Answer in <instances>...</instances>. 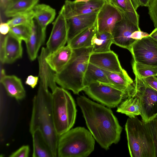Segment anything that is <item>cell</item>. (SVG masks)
<instances>
[{
  "label": "cell",
  "instance_id": "cell-31",
  "mask_svg": "<svg viewBox=\"0 0 157 157\" xmlns=\"http://www.w3.org/2000/svg\"><path fill=\"white\" fill-rule=\"evenodd\" d=\"M153 140L156 157H157V117L153 120L145 123Z\"/></svg>",
  "mask_w": 157,
  "mask_h": 157
},
{
  "label": "cell",
  "instance_id": "cell-11",
  "mask_svg": "<svg viewBox=\"0 0 157 157\" xmlns=\"http://www.w3.org/2000/svg\"><path fill=\"white\" fill-rule=\"evenodd\" d=\"M52 29L46 44L48 54L65 46L67 42L68 27L63 6L53 24Z\"/></svg>",
  "mask_w": 157,
  "mask_h": 157
},
{
  "label": "cell",
  "instance_id": "cell-36",
  "mask_svg": "<svg viewBox=\"0 0 157 157\" xmlns=\"http://www.w3.org/2000/svg\"><path fill=\"white\" fill-rule=\"evenodd\" d=\"M38 80V76L30 75L26 78L25 83L26 84L30 86L32 88H34L37 84Z\"/></svg>",
  "mask_w": 157,
  "mask_h": 157
},
{
  "label": "cell",
  "instance_id": "cell-10",
  "mask_svg": "<svg viewBox=\"0 0 157 157\" xmlns=\"http://www.w3.org/2000/svg\"><path fill=\"white\" fill-rule=\"evenodd\" d=\"M129 51L134 61L157 67V40L149 35L136 40Z\"/></svg>",
  "mask_w": 157,
  "mask_h": 157
},
{
  "label": "cell",
  "instance_id": "cell-19",
  "mask_svg": "<svg viewBox=\"0 0 157 157\" xmlns=\"http://www.w3.org/2000/svg\"><path fill=\"white\" fill-rule=\"evenodd\" d=\"M0 82L8 95L17 100L24 99L26 92L20 78L14 75H6L4 70L1 71Z\"/></svg>",
  "mask_w": 157,
  "mask_h": 157
},
{
  "label": "cell",
  "instance_id": "cell-33",
  "mask_svg": "<svg viewBox=\"0 0 157 157\" xmlns=\"http://www.w3.org/2000/svg\"><path fill=\"white\" fill-rule=\"evenodd\" d=\"M148 14L154 27L157 28V0H151L148 7Z\"/></svg>",
  "mask_w": 157,
  "mask_h": 157
},
{
  "label": "cell",
  "instance_id": "cell-5",
  "mask_svg": "<svg viewBox=\"0 0 157 157\" xmlns=\"http://www.w3.org/2000/svg\"><path fill=\"white\" fill-rule=\"evenodd\" d=\"M52 109L56 132L60 136L74 125L77 110L74 100L66 89L58 86L52 92Z\"/></svg>",
  "mask_w": 157,
  "mask_h": 157
},
{
  "label": "cell",
  "instance_id": "cell-3",
  "mask_svg": "<svg viewBox=\"0 0 157 157\" xmlns=\"http://www.w3.org/2000/svg\"><path fill=\"white\" fill-rule=\"evenodd\" d=\"M92 47L73 49L71 57L63 69L54 74L56 83L61 87L78 94L85 88V74Z\"/></svg>",
  "mask_w": 157,
  "mask_h": 157
},
{
  "label": "cell",
  "instance_id": "cell-4",
  "mask_svg": "<svg viewBox=\"0 0 157 157\" xmlns=\"http://www.w3.org/2000/svg\"><path fill=\"white\" fill-rule=\"evenodd\" d=\"M94 145L91 132L83 127H77L59 136L57 156L86 157L94 150Z\"/></svg>",
  "mask_w": 157,
  "mask_h": 157
},
{
  "label": "cell",
  "instance_id": "cell-20",
  "mask_svg": "<svg viewBox=\"0 0 157 157\" xmlns=\"http://www.w3.org/2000/svg\"><path fill=\"white\" fill-rule=\"evenodd\" d=\"M45 36L37 22L34 21L31 27L30 36L25 42L27 53L31 60L33 61L36 58L40 48L44 42Z\"/></svg>",
  "mask_w": 157,
  "mask_h": 157
},
{
  "label": "cell",
  "instance_id": "cell-40",
  "mask_svg": "<svg viewBox=\"0 0 157 157\" xmlns=\"http://www.w3.org/2000/svg\"><path fill=\"white\" fill-rule=\"evenodd\" d=\"M151 0H136L139 5L142 6L148 7Z\"/></svg>",
  "mask_w": 157,
  "mask_h": 157
},
{
  "label": "cell",
  "instance_id": "cell-28",
  "mask_svg": "<svg viewBox=\"0 0 157 157\" xmlns=\"http://www.w3.org/2000/svg\"><path fill=\"white\" fill-rule=\"evenodd\" d=\"M132 68L135 75L141 78L157 76V67L142 64L133 61Z\"/></svg>",
  "mask_w": 157,
  "mask_h": 157
},
{
  "label": "cell",
  "instance_id": "cell-14",
  "mask_svg": "<svg viewBox=\"0 0 157 157\" xmlns=\"http://www.w3.org/2000/svg\"><path fill=\"white\" fill-rule=\"evenodd\" d=\"M98 13L75 16L65 15L68 27L67 43L82 31L95 25Z\"/></svg>",
  "mask_w": 157,
  "mask_h": 157
},
{
  "label": "cell",
  "instance_id": "cell-25",
  "mask_svg": "<svg viewBox=\"0 0 157 157\" xmlns=\"http://www.w3.org/2000/svg\"><path fill=\"white\" fill-rule=\"evenodd\" d=\"M117 111L125 114L130 118L140 115L141 109L138 98L135 95L126 98L118 105Z\"/></svg>",
  "mask_w": 157,
  "mask_h": 157
},
{
  "label": "cell",
  "instance_id": "cell-30",
  "mask_svg": "<svg viewBox=\"0 0 157 157\" xmlns=\"http://www.w3.org/2000/svg\"><path fill=\"white\" fill-rule=\"evenodd\" d=\"M31 27L25 25H18L10 27L9 33L17 38L26 42L31 33Z\"/></svg>",
  "mask_w": 157,
  "mask_h": 157
},
{
  "label": "cell",
  "instance_id": "cell-42",
  "mask_svg": "<svg viewBox=\"0 0 157 157\" xmlns=\"http://www.w3.org/2000/svg\"><path fill=\"white\" fill-rule=\"evenodd\" d=\"M89 0H75L74 2H86Z\"/></svg>",
  "mask_w": 157,
  "mask_h": 157
},
{
  "label": "cell",
  "instance_id": "cell-37",
  "mask_svg": "<svg viewBox=\"0 0 157 157\" xmlns=\"http://www.w3.org/2000/svg\"><path fill=\"white\" fill-rule=\"evenodd\" d=\"M149 35L147 33L142 32L141 30L136 31L134 32L131 36V38L135 40H140L142 38Z\"/></svg>",
  "mask_w": 157,
  "mask_h": 157
},
{
  "label": "cell",
  "instance_id": "cell-38",
  "mask_svg": "<svg viewBox=\"0 0 157 157\" xmlns=\"http://www.w3.org/2000/svg\"><path fill=\"white\" fill-rule=\"evenodd\" d=\"M10 27L7 23L2 22L0 25L1 34L5 35L8 34L10 31Z\"/></svg>",
  "mask_w": 157,
  "mask_h": 157
},
{
  "label": "cell",
  "instance_id": "cell-17",
  "mask_svg": "<svg viewBox=\"0 0 157 157\" xmlns=\"http://www.w3.org/2000/svg\"><path fill=\"white\" fill-rule=\"evenodd\" d=\"M103 70L113 86L124 92L128 97L134 96V82L125 70L117 72Z\"/></svg>",
  "mask_w": 157,
  "mask_h": 157
},
{
  "label": "cell",
  "instance_id": "cell-44",
  "mask_svg": "<svg viewBox=\"0 0 157 157\" xmlns=\"http://www.w3.org/2000/svg\"><path fill=\"white\" fill-rule=\"evenodd\" d=\"M156 76V77L157 78V76Z\"/></svg>",
  "mask_w": 157,
  "mask_h": 157
},
{
  "label": "cell",
  "instance_id": "cell-16",
  "mask_svg": "<svg viewBox=\"0 0 157 157\" xmlns=\"http://www.w3.org/2000/svg\"><path fill=\"white\" fill-rule=\"evenodd\" d=\"M89 62L110 71L119 72L123 69L117 55L111 50L104 52L91 53L89 57Z\"/></svg>",
  "mask_w": 157,
  "mask_h": 157
},
{
  "label": "cell",
  "instance_id": "cell-1",
  "mask_svg": "<svg viewBox=\"0 0 157 157\" xmlns=\"http://www.w3.org/2000/svg\"><path fill=\"white\" fill-rule=\"evenodd\" d=\"M77 101L88 128L100 146L107 150L118 143L122 128L112 110L84 96L78 97Z\"/></svg>",
  "mask_w": 157,
  "mask_h": 157
},
{
  "label": "cell",
  "instance_id": "cell-27",
  "mask_svg": "<svg viewBox=\"0 0 157 157\" xmlns=\"http://www.w3.org/2000/svg\"><path fill=\"white\" fill-rule=\"evenodd\" d=\"M33 157H53L51 150L40 132L36 130L31 134Z\"/></svg>",
  "mask_w": 157,
  "mask_h": 157
},
{
  "label": "cell",
  "instance_id": "cell-15",
  "mask_svg": "<svg viewBox=\"0 0 157 157\" xmlns=\"http://www.w3.org/2000/svg\"><path fill=\"white\" fill-rule=\"evenodd\" d=\"M105 0H89L75 2L66 0L63 5L66 15H78L98 13L105 3Z\"/></svg>",
  "mask_w": 157,
  "mask_h": 157
},
{
  "label": "cell",
  "instance_id": "cell-18",
  "mask_svg": "<svg viewBox=\"0 0 157 157\" xmlns=\"http://www.w3.org/2000/svg\"><path fill=\"white\" fill-rule=\"evenodd\" d=\"M73 52L69 45L64 46L48 54L45 60L51 68L56 73L60 71L71 59Z\"/></svg>",
  "mask_w": 157,
  "mask_h": 157
},
{
  "label": "cell",
  "instance_id": "cell-35",
  "mask_svg": "<svg viewBox=\"0 0 157 157\" xmlns=\"http://www.w3.org/2000/svg\"><path fill=\"white\" fill-rule=\"evenodd\" d=\"M143 79L150 86L157 91V78L156 76H152Z\"/></svg>",
  "mask_w": 157,
  "mask_h": 157
},
{
  "label": "cell",
  "instance_id": "cell-29",
  "mask_svg": "<svg viewBox=\"0 0 157 157\" xmlns=\"http://www.w3.org/2000/svg\"><path fill=\"white\" fill-rule=\"evenodd\" d=\"M34 14L32 10L14 16L7 21L10 27L18 25L32 26L34 20Z\"/></svg>",
  "mask_w": 157,
  "mask_h": 157
},
{
  "label": "cell",
  "instance_id": "cell-21",
  "mask_svg": "<svg viewBox=\"0 0 157 157\" xmlns=\"http://www.w3.org/2000/svg\"><path fill=\"white\" fill-rule=\"evenodd\" d=\"M33 10L36 22L46 36V27L53 21L55 17V10L47 5L40 4L36 5Z\"/></svg>",
  "mask_w": 157,
  "mask_h": 157
},
{
  "label": "cell",
  "instance_id": "cell-8",
  "mask_svg": "<svg viewBox=\"0 0 157 157\" xmlns=\"http://www.w3.org/2000/svg\"><path fill=\"white\" fill-rule=\"evenodd\" d=\"M122 19L115 25L112 33L113 44L130 50L136 41L131 38L135 31L141 30L139 25V16L137 12L123 13Z\"/></svg>",
  "mask_w": 157,
  "mask_h": 157
},
{
  "label": "cell",
  "instance_id": "cell-41",
  "mask_svg": "<svg viewBox=\"0 0 157 157\" xmlns=\"http://www.w3.org/2000/svg\"><path fill=\"white\" fill-rule=\"evenodd\" d=\"M149 36L157 40V28L155 29L149 34Z\"/></svg>",
  "mask_w": 157,
  "mask_h": 157
},
{
  "label": "cell",
  "instance_id": "cell-2",
  "mask_svg": "<svg viewBox=\"0 0 157 157\" xmlns=\"http://www.w3.org/2000/svg\"><path fill=\"white\" fill-rule=\"evenodd\" d=\"M48 88L40 82L37 93L33 99L29 131L31 134L36 131H40L53 157H56L59 136L55 129L52 109V93Z\"/></svg>",
  "mask_w": 157,
  "mask_h": 157
},
{
  "label": "cell",
  "instance_id": "cell-23",
  "mask_svg": "<svg viewBox=\"0 0 157 157\" xmlns=\"http://www.w3.org/2000/svg\"><path fill=\"white\" fill-rule=\"evenodd\" d=\"M39 0H17L9 4L4 10L5 16L8 17L29 12L33 10Z\"/></svg>",
  "mask_w": 157,
  "mask_h": 157
},
{
  "label": "cell",
  "instance_id": "cell-24",
  "mask_svg": "<svg viewBox=\"0 0 157 157\" xmlns=\"http://www.w3.org/2000/svg\"><path fill=\"white\" fill-rule=\"evenodd\" d=\"M96 82L112 86L104 70L89 62L84 78V84L85 87Z\"/></svg>",
  "mask_w": 157,
  "mask_h": 157
},
{
  "label": "cell",
  "instance_id": "cell-34",
  "mask_svg": "<svg viewBox=\"0 0 157 157\" xmlns=\"http://www.w3.org/2000/svg\"><path fill=\"white\" fill-rule=\"evenodd\" d=\"M29 152V147L28 145L22 146L9 156L10 157H27Z\"/></svg>",
  "mask_w": 157,
  "mask_h": 157
},
{
  "label": "cell",
  "instance_id": "cell-22",
  "mask_svg": "<svg viewBox=\"0 0 157 157\" xmlns=\"http://www.w3.org/2000/svg\"><path fill=\"white\" fill-rule=\"evenodd\" d=\"M97 31L96 23L75 36L67 43V44L73 49L92 47V39Z\"/></svg>",
  "mask_w": 157,
  "mask_h": 157
},
{
  "label": "cell",
  "instance_id": "cell-12",
  "mask_svg": "<svg viewBox=\"0 0 157 157\" xmlns=\"http://www.w3.org/2000/svg\"><path fill=\"white\" fill-rule=\"evenodd\" d=\"M123 17V14L121 11L110 2L105 1L97 14V31L100 33L107 32L112 34L115 25L121 21Z\"/></svg>",
  "mask_w": 157,
  "mask_h": 157
},
{
  "label": "cell",
  "instance_id": "cell-9",
  "mask_svg": "<svg viewBox=\"0 0 157 157\" xmlns=\"http://www.w3.org/2000/svg\"><path fill=\"white\" fill-rule=\"evenodd\" d=\"M83 91L94 100L110 108L118 106L128 97L123 91L112 86L98 82L90 84Z\"/></svg>",
  "mask_w": 157,
  "mask_h": 157
},
{
  "label": "cell",
  "instance_id": "cell-6",
  "mask_svg": "<svg viewBox=\"0 0 157 157\" xmlns=\"http://www.w3.org/2000/svg\"><path fill=\"white\" fill-rule=\"evenodd\" d=\"M131 157H156L153 140L145 123L137 117L128 118L125 125Z\"/></svg>",
  "mask_w": 157,
  "mask_h": 157
},
{
  "label": "cell",
  "instance_id": "cell-32",
  "mask_svg": "<svg viewBox=\"0 0 157 157\" xmlns=\"http://www.w3.org/2000/svg\"><path fill=\"white\" fill-rule=\"evenodd\" d=\"M117 8L121 13H135L130 7L126 0H113L110 2Z\"/></svg>",
  "mask_w": 157,
  "mask_h": 157
},
{
  "label": "cell",
  "instance_id": "cell-26",
  "mask_svg": "<svg viewBox=\"0 0 157 157\" xmlns=\"http://www.w3.org/2000/svg\"><path fill=\"white\" fill-rule=\"evenodd\" d=\"M113 43L112 34L107 32H96L92 39V53H101L111 51Z\"/></svg>",
  "mask_w": 157,
  "mask_h": 157
},
{
  "label": "cell",
  "instance_id": "cell-39",
  "mask_svg": "<svg viewBox=\"0 0 157 157\" xmlns=\"http://www.w3.org/2000/svg\"><path fill=\"white\" fill-rule=\"evenodd\" d=\"M17 0H0L1 8L4 10L7 6L11 3Z\"/></svg>",
  "mask_w": 157,
  "mask_h": 157
},
{
  "label": "cell",
  "instance_id": "cell-7",
  "mask_svg": "<svg viewBox=\"0 0 157 157\" xmlns=\"http://www.w3.org/2000/svg\"><path fill=\"white\" fill-rule=\"evenodd\" d=\"M135 95L139 99L142 121L146 123L157 117V91L144 80L135 75Z\"/></svg>",
  "mask_w": 157,
  "mask_h": 157
},
{
  "label": "cell",
  "instance_id": "cell-13",
  "mask_svg": "<svg viewBox=\"0 0 157 157\" xmlns=\"http://www.w3.org/2000/svg\"><path fill=\"white\" fill-rule=\"evenodd\" d=\"M0 37V61L2 63H11L22 57L21 40L9 33Z\"/></svg>",
  "mask_w": 157,
  "mask_h": 157
},
{
  "label": "cell",
  "instance_id": "cell-43",
  "mask_svg": "<svg viewBox=\"0 0 157 157\" xmlns=\"http://www.w3.org/2000/svg\"><path fill=\"white\" fill-rule=\"evenodd\" d=\"M113 0H105V1L108 2H111Z\"/></svg>",
  "mask_w": 157,
  "mask_h": 157
}]
</instances>
